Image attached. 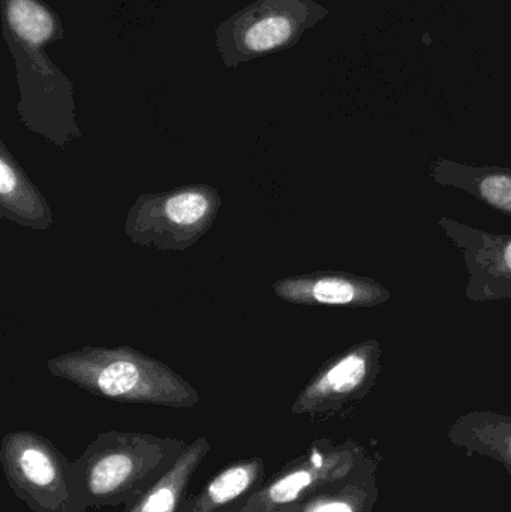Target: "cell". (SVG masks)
<instances>
[{
  "mask_svg": "<svg viewBox=\"0 0 511 512\" xmlns=\"http://www.w3.org/2000/svg\"><path fill=\"white\" fill-rule=\"evenodd\" d=\"M266 478L261 457L236 460L210 478L197 495L189 496L182 512H239Z\"/></svg>",
  "mask_w": 511,
  "mask_h": 512,
  "instance_id": "cell-10",
  "label": "cell"
},
{
  "mask_svg": "<svg viewBox=\"0 0 511 512\" xmlns=\"http://www.w3.org/2000/svg\"><path fill=\"white\" fill-rule=\"evenodd\" d=\"M0 465L11 492L32 512H87L75 462L44 436L14 430L0 441Z\"/></svg>",
  "mask_w": 511,
  "mask_h": 512,
  "instance_id": "cell-3",
  "label": "cell"
},
{
  "mask_svg": "<svg viewBox=\"0 0 511 512\" xmlns=\"http://www.w3.org/2000/svg\"><path fill=\"white\" fill-rule=\"evenodd\" d=\"M51 375L77 385L81 390L131 405L191 409L200 394L170 366L128 346H86L51 358Z\"/></svg>",
  "mask_w": 511,
  "mask_h": 512,
  "instance_id": "cell-1",
  "label": "cell"
},
{
  "mask_svg": "<svg viewBox=\"0 0 511 512\" xmlns=\"http://www.w3.org/2000/svg\"><path fill=\"white\" fill-rule=\"evenodd\" d=\"M0 213L21 227L44 231L53 224V213L27 174L15 162L5 143L0 144Z\"/></svg>",
  "mask_w": 511,
  "mask_h": 512,
  "instance_id": "cell-14",
  "label": "cell"
},
{
  "mask_svg": "<svg viewBox=\"0 0 511 512\" xmlns=\"http://www.w3.org/2000/svg\"><path fill=\"white\" fill-rule=\"evenodd\" d=\"M429 176L438 185L461 189L511 218V168L474 167L438 156L429 168Z\"/></svg>",
  "mask_w": 511,
  "mask_h": 512,
  "instance_id": "cell-12",
  "label": "cell"
},
{
  "mask_svg": "<svg viewBox=\"0 0 511 512\" xmlns=\"http://www.w3.org/2000/svg\"><path fill=\"white\" fill-rule=\"evenodd\" d=\"M329 11L315 0H257L216 29V47L227 68L294 47Z\"/></svg>",
  "mask_w": 511,
  "mask_h": 512,
  "instance_id": "cell-4",
  "label": "cell"
},
{
  "mask_svg": "<svg viewBox=\"0 0 511 512\" xmlns=\"http://www.w3.org/2000/svg\"><path fill=\"white\" fill-rule=\"evenodd\" d=\"M210 451L212 445L206 436L189 442L173 468L122 512H182L189 498L192 480Z\"/></svg>",
  "mask_w": 511,
  "mask_h": 512,
  "instance_id": "cell-16",
  "label": "cell"
},
{
  "mask_svg": "<svg viewBox=\"0 0 511 512\" xmlns=\"http://www.w3.org/2000/svg\"><path fill=\"white\" fill-rule=\"evenodd\" d=\"M438 227L461 251L468 270L465 297L474 303L511 301V233H489L440 216Z\"/></svg>",
  "mask_w": 511,
  "mask_h": 512,
  "instance_id": "cell-8",
  "label": "cell"
},
{
  "mask_svg": "<svg viewBox=\"0 0 511 512\" xmlns=\"http://www.w3.org/2000/svg\"><path fill=\"white\" fill-rule=\"evenodd\" d=\"M276 297L300 306L369 309L392 298V292L372 277L348 271H315L284 277L273 283Z\"/></svg>",
  "mask_w": 511,
  "mask_h": 512,
  "instance_id": "cell-9",
  "label": "cell"
},
{
  "mask_svg": "<svg viewBox=\"0 0 511 512\" xmlns=\"http://www.w3.org/2000/svg\"><path fill=\"white\" fill-rule=\"evenodd\" d=\"M302 505L303 502H300V504L290 505V507L284 508V510L278 512H300L302 511Z\"/></svg>",
  "mask_w": 511,
  "mask_h": 512,
  "instance_id": "cell-17",
  "label": "cell"
},
{
  "mask_svg": "<svg viewBox=\"0 0 511 512\" xmlns=\"http://www.w3.org/2000/svg\"><path fill=\"white\" fill-rule=\"evenodd\" d=\"M368 454L369 451L353 439L344 442L317 439L302 456L266 478L239 512H278L305 502L330 484L348 477Z\"/></svg>",
  "mask_w": 511,
  "mask_h": 512,
  "instance_id": "cell-6",
  "label": "cell"
},
{
  "mask_svg": "<svg viewBox=\"0 0 511 512\" xmlns=\"http://www.w3.org/2000/svg\"><path fill=\"white\" fill-rule=\"evenodd\" d=\"M185 441L141 432L99 433L75 460L87 508L131 507L182 456Z\"/></svg>",
  "mask_w": 511,
  "mask_h": 512,
  "instance_id": "cell-2",
  "label": "cell"
},
{
  "mask_svg": "<svg viewBox=\"0 0 511 512\" xmlns=\"http://www.w3.org/2000/svg\"><path fill=\"white\" fill-rule=\"evenodd\" d=\"M221 203L219 192L207 185L141 195L126 216V237L159 251H185L206 236Z\"/></svg>",
  "mask_w": 511,
  "mask_h": 512,
  "instance_id": "cell-5",
  "label": "cell"
},
{
  "mask_svg": "<svg viewBox=\"0 0 511 512\" xmlns=\"http://www.w3.org/2000/svg\"><path fill=\"white\" fill-rule=\"evenodd\" d=\"M380 462L378 454L369 453L348 477L306 499L300 512H374Z\"/></svg>",
  "mask_w": 511,
  "mask_h": 512,
  "instance_id": "cell-15",
  "label": "cell"
},
{
  "mask_svg": "<svg viewBox=\"0 0 511 512\" xmlns=\"http://www.w3.org/2000/svg\"><path fill=\"white\" fill-rule=\"evenodd\" d=\"M447 438L465 453L488 457L511 475V415L494 411H471L456 418Z\"/></svg>",
  "mask_w": 511,
  "mask_h": 512,
  "instance_id": "cell-13",
  "label": "cell"
},
{
  "mask_svg": "<svg viewBox=\"0 0 511 512\" xmlns=\"http://www.w3.org/2000/svg\"><path fill=\"white\" fill-rule=\"evenodd\" d=\"M3 30L12 53L44 56L45 45L63 38L62 21L41 0H2Z\"/></svg>",
  "mask_w": 511,
  "mask_h": 512,
  "instance_id": "cell-11",
  "label": "cell"
},
{
  "mask_svg": "<svg viewBox=\"0 0 511 512\" xmlns=\"http://www.w3.org/2000/svg\"><path fill=\"white\" fill-rule=\"evenodd\" d=\"M383 370L380 340L356 343L329 358L300 391L291 414L314 421L351 411L371 394Z\"/></svg>",
  "mask_w": 511,
  "mask_h": 512,
  "instance_id": "cell-7",
  "label": "cell"
}]
</instances>
